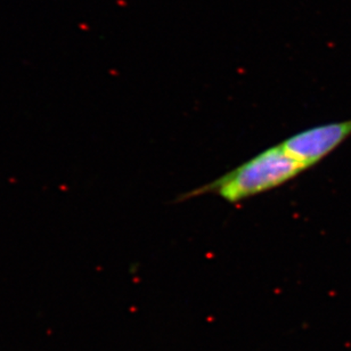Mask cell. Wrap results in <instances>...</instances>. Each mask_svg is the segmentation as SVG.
I'll return each instance as SVG.
<instances>
[{
    "label": "cell",
    "mask_w": 351,
    "mask_h": 351,
    "mask_svg": "<svg viewBox=\"0 0 351 351\" xmlns=\"http://www.w3.org/2000/svg\"><path fill=\"white\" fill-rule=\"evenodd\" d=\"M349 137H351V119L307 129L287 138L280 145L307 170L335 152Z\"/></svg>",
    "instance_id": "7a4b0ae2"
},
{
    "label": "cell",
    "mask_w": 351,
    "mask_h": 351,
    "mask_svg": "<svg viewBox=\"0 0 351 351\" xmlns=\"http://www.w3.org/2000/svg\"><path fill=\"white\" fill-rule=\"evenodd\" d=\"M304 171L306 168L289 156L282 146H273L216 180L182 194L178 201L215 194L228 203L242 202L280 187Z\"/></svg>",
    "instance_id": "6da1fadb"
}]
</instances>
